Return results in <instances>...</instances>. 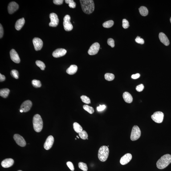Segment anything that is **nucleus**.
Returning <instances> with one entry per match:
<instances>
[{
    "label": "nucleus",
    "instance_id": "f257e3e1",
    "mask_svg": "<svg viewBox=\"0 0 171 171\" xmlns=\"http://www.w3.org/2000/svg\"><path fill=\"white\" fill-rule=\"evenodd\" d=\"M82 10L86 14H89L94 11L95 4L92 0H81Z\"/></svg>",
    "mask_w": 171,
    "mask_h": 171
},
{
    "label": "nucleus",
    "instance_id": "f03ea898",
    "mask_svg": "<svg viewBox=\"0 0 171 171\" xmlns=\"http://www.w3.org/2000/svg\"><path fill=\"white\" fill-rule=\"evenodd\" d=\"M171 163V155H164L158 160L157 162V167L159 169H163L166 168Z\"/></svg>",
    "mask_w": 171,
    "mask_h": 171
},
{
    "label": "nucleus",
    "instance_id": "7ed1b4c3",
    "mask_svg": "<svg viewBox=\"0 0 171 171\" xmlns=\"http://www.w3.org/2000/svg\"><path fill=\"white\" fill-rule=\"evenodd\" d=\"M33 123L34 130L37 132H40L43 128V120L40 115L37 114L34 115L33 118Z\"/></svg>",
    "mask_w": 171,
    "mask_h": 171
},
{
    "label": "nucleus",
    "instance_id": "20e7f679",
    "mask_svg": "<svg viewBox=\"0 0 171 171\" xmlns=\"http://www.w3.org/2000/svg\"><path fill=\"white\" fill-rule=\"evenodd\" d=\"M109 149L106 146H102L99 149L98 153V157L101 161L104 162L108 158L109 154Z\"/></svg>",
    "mask_w": 171,
    "mask_h": 171
},
{
    "label": "nucleus",
    "instance_id": "39448f33",
    "mask_svg": "<svg viewBox=\"0 0 171 171\" xmlns=\"http://www.w3.org/2000/svg\"><path fill=\"white\" fill-rule=\"evenodd\" d=\"M141 135V132L139 127L134 126L132 128L131 135V140L132 141H135L139 139Z\"/></svg>",
    "mask_w": 171,
    "mask_h": 171
},
{
    "label": "nucleus",
    "instance_id": "423d86ee",
    "mask_svg": "<svg viewBox=\"0 0 171 171\" xmlns=\"http://www.w3.org/2000/svg\"><path fill=\"white\" fill-rule=\"evenodd\" d=\"M71 17L67 15L63 18V25L65 30L66 31H70L72 30L73 26L71 22Z\"/></svg>",
    "mask_w": 171,
    "mask_h": 171
},
{
    "label": "nucleus",
    "instance_id": "0eeeda50",
    "mask_svg": "<svg viewBox=\"0 0 171 171\" xmlns=\"http://www.w3.org/2000/svg\"><path fill=\"white\" fill-rule=\"evenodd\" d=\"M164 114L163 112L158 111L154 112L151 116L152 120L155 122L160 123L162 122L163 120Z\"/></svg>",
    "mask_w": 171,
    "mask_h": 171
},
{
    "label": "nucleus",
    "instance_id": "6e6552de",
    "mask_svg": "<svg viewBox=\"0 0 171 171\" xmlns=\"http://www.w3.org/2000/svg\"><path fill=\"white\" fill-rule=\"evenodd\" d=\"M50 22L49 25L50 27H56L58 26L59 22V19L57 15L55 13H52L50 14Z\"/></svg>",
    "mask_w": 171,
    "mask_h": 171
},
{
    "label": "nucleus",
    "instance_id": "1a4fd4ad",
    "mask_svg": "<svg viewBox=\"0 0 171 171\" xmlns=\"http://www.w3.org/2000/svg\"><path fill=\"white\" fill-rule=\"evenodd\" d=\"M100 49V45L98 43H95L90 47L88 53L90 55H94L97 54Z\"/></svg>",
    "mask_w": 171,
    "mask_h": 171
},
{
    "label": "nucleus",
    "instance_id": "9d476101",
    "mask_svg": "<svg viewBox=\"0 0 171 171\" xmlns=\"http://www.w3.org/2000/svg\"><path fill=\"white\" fill-rule=\"evenodd\" d=\"M14 138L16 142L21 147H24L26 145V141L22 136L18 134L14 135Z\"/></svg>",
    "mask_w": 171,
    "mask_h": 171
},
{
    "label": "nucleus",
    "instance_id": "9b49d317",
    "mask_svg": "<svg viewBox=\"0 0 171 171\" xmlns=\"http://www.w3.org/2000/svg\"><path fill=\"white\" fill-rule=\"evenodd\" d=\"M34 48L36 51L40 50L43 46V42L42 40L39 38H35L33 40Z\"/></svg>",
    "mask_w": 171,
    "mask_h": 171
},
{
    "label": "nucleus",
    "instance_id": "f8f14e48",
    "mask_svg": "<svg viewBox=\"0 0 171 171\" xmlns=\"http://www.w3.org/2000/svg\"><path fill=\"white\" fill-rule=\"evenodd\" d=\"M32 103L30 100H27L24 102L21 106L20 110H22L23 112H28L31 108Z\"/></svg>",
    "mask_w": 171,
    "mask_h": 171
},
{
    "label": "nucleus",
    "instance_id": "ddd939ff",
    "mask_svg": "<svg viewBox=\"0 0 171 171\" xmlns=\"http://www.w3.org/2000/svg\"><path fill=\"white\" fill-rule=\"evenodd\" d=\"M54 138L52 136H50L47 138L44 145V147L46 150H49L52 147L54 142Z\"/></svg>",
    "mask_w": 171,
    "mask_h": 171
},
{
    "label": "nucleus",
    "instance_id": "4468645a",
    "mask_svg": "<svg viewBox=\"0 0 171 171\" xmlns=\"http://www.w3.org/2000/svg\"><path fill=\"white\" fill-rule=\"evenodd\" d=\"M18 8L19 6L18 4L15 2H12L9 4L8 6V12L9 14H13L18 10Z\"/></svg>",
    "mask_w": 171,
    "mask_h": 171
},
{
    "label": "nucleus",
    "instance_id": "2eb2a0df",
    "mask_svg": "<svg viewBox=\"0 0 171 171\" xmlns=\"http://www.w3.org/2000/svg\"><path fill=\"white\" fill-rule=\"evenodd\" d=\"M10 58L13 62L17 63H19L20 62V60L19 55L15 50L13 49H12L10 50Z\"/></svg>",
    "mask_w": 171,
    "mask_h": 171
},
{
    "label": "nucleus",
    "instance_id": "dca6fc26",
    "mask_svg": "<svg viewBox=\"0 0 171 171\" xmlns=\"http://www.w3.org/2000/svg\"><path fill=\"white\" fill-rule=\"evenodd\" d=\"M132 158V154L130 153H127L123 156L120 159V163L122 165H126L130 161Z\"/></svg>",
    "mask_w": 171,
    "mask_h": 171
},
{
    "label": "nucleus",
    "instance_id": "f3484780",
    "mask_svg": "<svg viewBox=\"0 0 171 171\" xmlns=\"http://www.w3.org/2000/svg\"><path fill=\"white\" fill-rule=\"evenodd\" d=\"M67 53L66 50L63 49H58L53 53V56L55 58H58L64 56Z\"/></svg>",
    "mask_w": 171,
    "mask_h": 171
},
{
    "label": "nucleus",
    "instance_id": "a211bd4d",
    "mask_svg": "<svg viewBox=\"0 0 171 171\" xmlns=\"http://www.w3.org/2000/svg\"><path fill=\"white\" fill-rule=\"evenodd\" d=\"M14 161L12 158H7L5 159L1 162V165L4 168H7L10 167L14 164Z\"/></svg>",
    "mask_w": 171,
    "mask_h": 171
},
{
    "label": "nucleus",
    "instance_id": "6ab92c4d",
    "mask_svg": "<svg viewBox=\"0 0 171 171\" xmlns=\"http://www.w3.org/2000/svg\"><path fill=\"white\" fill-rule=\"evenodd\" d=\"M159 38L161 43H163L165 46L169 45V41L165 34L163 32H160L159 34Z\"/></svg>",
    "mask_w": 171,
    "mask_h": 171
},
{
    "label": "nucleus",
    "instance_id": "aec40b11",
    "mask_svg": "<svg viewBox=\"0 0 171 171\" xmlns=\"http://www.w3.org/2000/svg\"><path fill=\"white\" fill-rule=\"evenodd\" d=\"M123 97L124 101L127 103H132L133 100V98L132 95L128 92H124L123 94Z\"/></svg>",
    "mask_w": 171,
    "mask_h": 171
},
{
    "label": "nucleus",
    "instance_id": "412c9836",
    "mask_svg": "<svg viewBox=\"0 0 171 171\" xmlns=\"http://www.w3.org/2000/svg\"><path fill=\"white\" fill-rule=\"evenodd\" d=\"M25 21V18H22L18 20L15 24V28L17 30H20L24 25Z\"/></svg>",
    "mask_w": 171,
    "mask_h": 171
},
{
    "label": "nucleus",
    "instance_id": "4be33fe9",
    "mask_svg": "<svg viewBox=\"0 0 171 171\" xmlns=\"http://www.w3.org/2000/svg\"><path fill=\"white\" fill-rule=\"evenodd\" d=\"M77 66L75 65H72L67 69L66 72L70 75H74L77 71Z\"/></svg>",
    "mask_w": 171,
    "mask_h": 171
},
{
    "label": "nucleus",
    "instance_id": "5701e85b",
    "mask_svg": "<svg viewBox=\"0 0 171 171\" xmlns=\"http://www.w3.org/2000/svg\"><path fill=\"white\" fill-rule=\"evenodd\" d=\"M10 92V90L8 88L1 89L0 91V95L3 98H7Z\"/></svg>",
    "mask_w": 171,
    "mask_h": 171
},
{
    "label": "nucleus",
    "instance_id": "b1692460",
    "mask_svg": "<svg viewBox=\"0 0 171 171\" xmlns=\"http://www.w3.org/2000/svg\"><path fill=\"white\" fill-rule=\"evenodd\" d=\"M73 128L74 130L77 133H79L83 131V128L79 123L75 122L73 124Z\"/></svg>",
    "mask_w": 171,
    "mask_h": 171
},
{
    "label": "nucleus",
    "instance_id": "393cba45",
    "mask_svg": "<svg viewBox=\"0 0 171 171\" xmlns=\"http://www.w3.org/2000/svg\"><path fill=\"white\" fill-rule=\"evenodd\" d=\"M139 10L140 14L143 16H145L148 14V10L147 8L145 6H141L139 9Z\"/></svg>",
    "mask_w": 171,
    "mask_h": 171
},
{
    "label": "nucleus",
    "instance_id": "a878e982",
    "mask_svg": "<svg viewBox=\"0 0 171 171\" xmlns=\"http://www.w3.org/2000/svg\"><path fill=\"white\" fill-rule=\"evenodd\" d=\"M114 25V22L112 20H110L104 22L103 24V27L106 28H109L112 27Z\"/></svg>",
    "mask_w": 171,
    "mask_h": 171
},
{
    "label": "nucleus",
    "instance_id": "bb28decb",
    "mask_svg": "<svg viewBox=\"0 0 171 171\" xmlns=\"http://www.w3.org/2000/svg\"><path fill=\"white\" fill-rule=\"evenodd\" d=\"M115 75L113 74L107 73L105 75V78L106 80L110 81L113 80L115 79Z\"/></svg>",
    "mask_w": 171,
    "mask_h": 171
},
{
    "label": "nucleus",
    "instance_id": "cd10ccee",
    "mask_svg": "<svg viewBox=\"0 0 171 171\" xmlns=\"http://www.w3.org/2000/svg\"><path fill=\"white\" fill-rule=\"evenodd\" d=\"M32 84L33 86L36 88H39L41 87L42 85L41 82L39 80L37 79H33L32 81Z\"/></svg>",
    "mask_w": 171,
    "mask_h": 171
},
{
    "label": "nucleus",
    "instance_id": "c85d7f7f",
    "mask_svg": "<svg viewBox=\"0 0 171 171\" xmlns=\"http://www.w3.org/2000/svg\"><path fill=\"white\" fill-rule=\"evenodd\" d=\"M83 108L88 113L92 114L94 112V110L93 107L89 106L87 105H84L83 106Z\"/></svg>",
    "mask_w": 171,
    "mask_h": 171
},
{
    "label": "nucleus",
    "instance_id": "c756f323",
    "mask_svg": "<svg viewBox=\"0 0 171 171\" xmlns=\"http://www.w3.org/2000/svg\"><path fill=\"white\" fill-rule=\"evenodd\" d=\"M65 2L68 4L70 7L75 8L76 7V4L73 0H65Z\"/></svg>",
    "mask_w": 171,
    "mask_h": 171
},
{
    "label": "nucleus",
    "instance_id": "7c9ffc66",
    "mask_svg": "<svg viewBox=\"0 0 171 171\" xmlns=\"http://www.w3.org/2000/svg\"><path fill=\"white\" fill-rule=\"evenodd\" d=\"M78 166L79 169L84 171H87L88 170L87 164L85 163L80 162L79 163Z\"/></svg>",
    "mask_w": 171,
    "mask_h": 171
},
{
    "label": "nucleus",
    "instance_id": "2f4dec72",
    "mask_svg": "<svg viewBox=\"0 0 171 171\" xmlns=\"http://www.w3.org/2000/svg\"><path fill=\"white\" fill-rule=\"evenodd\" d=\"M79 136L83 140H85L88 138V135L87 132L84 130H83L79 133Z\"/></svg>",
    "mask_w": 171,
    "mask_h": 171
},
{
    "label": "nucleus",
    "instance_id": "473e14b6",
    "mask_svg": "<svg viewBox=\"0 0 171 171\" xmlns=\"http://www.w3.org/2000/svg\"><path fill=\"white\" fill-rule=\"evenodd\" d=\"M81 98L82 101L86 104H88L91 103V100L89 98L85 95H82L81 97Z\"/></svg>",
    "mask_w": 171,
    "mask_h": 171
},
{
    "label": "nucleus",
    "instance_id": "72a5a7b5",
    "mask_svg": "<svg viewBox=\"0 0 171 171\" xmlns=\"http://www.w3.org/2000/svg\"><path fill=\"white\" fill-rule=\"evenodd\" d=\"M36 63L37 65L39 67L41 70L43 71L44 70L45 65L43 62L41 61L37 60L36 61Z\"/></svg>",
    "mask_w": 171,
    "mask_h": 171
},
{
    "label": "nucleus",
    "instance_id": "f704fd0d",
    "mask_svg": "<svg viewBox=\"0 0 171 171\" xmlns=\"http://www.w3.org/2000/svg\"><path fill=\"white\" fill-rule=\"evenodd\" d=\"M10 74L13 77L16 79H18L19 78V73L18 71L16 70H12L10 73Z\"/></svg>",
    "mask_w": 171,
    "mask_h": 171
},
{
    "label": "nucleus",
    "instance_id": "c9c22d12",
    "mask_svg": "<svg viewBox=\"0 0 171 171\" xmlns=\"http://www.w3.org/2000/svg\"><path fill=\"white\" fill-rule=\"evenodd\" d=\"M129 23L127 19H124L122 21V26L123 28L126 29L128 28L129 27Z\"/></svg>",
    "mask_w": 171,
    "mask_h": 171
},
{
    "label": "nucleus",
    "instance_id": "e433bc0d",
    "mask_svg": "<svg viewBox=\"0 0 171 171\" xmlns=\"http://www.w3.org/2000/svg\"><path fill=\"white\" fill-rule=\"evenodd\" d=\"M135 41L136 43L140 44H143L144 43V40L143 38H140V37H136Z\"/></svg>",
    "mask_w": 171,
    "mask_h": 171
},
{
    "label": "nucleus",
    "instance_id": "4c0bfd02",
    "mask_svg": "<svg viewBox=\"0 0 171 171\" xmlns=\"http://www.w3.org/2000/svg\"><path fill=\"white\" fill-rule=\"evenodd\" d=\"M107 43L108 45L110 46L112 48L115 47V41L112 38H110L108 39L107 40Z\"/></svg>",
    "mask_w": 171,
    "mask_h": 171
},
{
    "label": "nucleus",
    "instance_id": "58836bf2",
    "mask_svg": "<svg viewBox=\"0 0 171 171\" xmlns=\"http://www.w3.org/2000/svg\"><path fill=\"white\" fill-rule=\"evenodd\" d=\"M144 86L143 84H140L136 86V89L139 92L142 91L144 89Z\"/></svg>",
    "mask_w": 171,
    "mask_h": 171
},
{
    "label": "nucleus",
    "instance_id": "ea45409f",
    "mask_svg": "<svg viewBox=\"0 0 171 171\" xmlns=\"http://www.w3.org/2000/svg\"><path fill=\"white\" fill-rule=\"evenodd\" d=\"M67 166L71 171H73L74 170L75 168H74L73 164L70 161L67 162Z\"/></svg>",
    "mask_w": 171,
    "mask_h": 171
},
{
    "label": "nucleus",
    "instance_id": "a19ab883",
    "mask_svg": "<svg viewBox=\"0 0 171 171\" xmlns=\"http://www.w3.org/2000/svg\"><path fill=\"white\" fill-rule=\"evenodd\" d=\"M55 5H61L63 3V0H54L53 1Z\"/></svg>",
    "mask_w": 171,
    "mask_h": 171
},
{
    "label": "nucleus",
    "instance_id": "79ce46f5",
    "mask_svg": "<svg viewBox=\"0 0 171 171\" xmlns=\"http://www.w3.org/2000/svg\"><path fill=\"white\" fill-rule=\"evenodd\" d=\"M106 107V106L105 105H100V106L97 107V109L98 111L100 112V111L104 110L105 109Z\"/></svg>",
    "mask_w": 171,
    "mask_h": 171
},
{
    "label": "nucleus",
    "instance_id": "37998d69",
    "mask_svg": "<svg viewBox=\"0 0 171 171\" xmlns=\"http://www.w3.org/2000/svg\"><path fill=\"white\" fill-rule=\"evenodd\" d=\"M4 34V30L3 27H2L1 24L0 25V38H2Z\"/></svg>",
    "mask_w": 171,
    "mask_h": 171
},
{
    "label": "nucleus",
    "instance_id": "c03bdc74",
    "mask_svg": "<svg viewBox=\"0 0 171 171\" xmlns=\"http://www.w3.org/2000/svg\"><path fill=\"white\" fill-rule=\"evenodd\" d=\"M140 74L139 73H137L136 74H134V75H132L131 77H132V79H136L138 78H139L140 77Z\"/></svg>",
    "mask_w": 171,
    "mask_h": 171
},
{
    "label": "nucleus",
    "instance_id": "a18cd8bd",
    "mask_svg": "<svg viewBox=\"0 0 171 171\" xmlns=\"http://www.w3.org/2000/svg\"><path fill=\"white\" fill-rule=\"evenodd\" d=\"M5 79H6V77L4 75L0 74V81L1 82H3L5 80Z\"/></svg>",
    "mask_w": 171,
    "mask_h": 171
},
{
    "label": "nucleus",
    "instance_id": "49530a36",
    "mask_svg": "<svg viewBox=\"0 0 171 171\" xmlns=\"http://www.w3.org/2000/svg\"><path fill=\"white\" fill-rule=\"evenodd\" d=\"M20 112H23V111H22V110H20Z\"/></svg>",
    "mask_w": 171,
    "mask_h": 171
},
{
    "label": "nucleus",
    "instance_id": "de8ad7c7",
    "mask_svg": "<svg viewBox=\"0 0 171 171\" xmlns=\"http://www.w3.org/2000/svg\"><path fill=\"white\" fill-rule=\"evenodd\" d=\"M76 137H77V138H78V139L79 138V137H78V136H76Z\"/></svg>",
    "mask_w": 171,
    "mask_h": 171
},
{
    "label": "nucleus",
    "instance_id": "09e8293b",
    "mask_svg": "<svg viewBox=\"0 0 171 171\" xmlns=\"http://www.w3.org/2000/svg\"><path fill=\"white\" fill-rule=\"evenodd\" d=\"M170 22H171V17L170 18Z\"/></svg>",
    "mask_w": 171,
    "mask_h": 171
},
{
    "label": "nucleus",
    "instance_id": "8fccbe9b",
    "mask_svg": "<svg viewBox=\"0 0 171 171\" xmlns=\"http://www.w3.org/2000/svg\"><path fill=\"white\" fill-rule=\"evenodd\" d=\"M18 171H22V170H18Z\"/></svg>",
    "mask_w": 171,
    "mask_h": 171
}]
</instances>
